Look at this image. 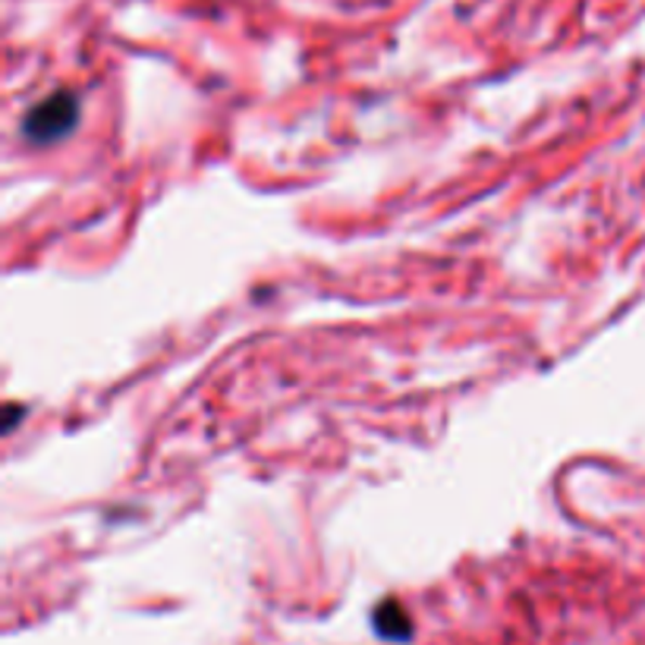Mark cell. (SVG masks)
I'll return each instance as SVG.
<instances>
[{
  "label": "cell",
  "mask_w": 645,
  "mask_h": 645,
  "mask_svg": "<svg viewBox=\"0 0 645 645\" xmlns=\"http://www.w3.org/2000/svg\"><path fill=\"white\" fill-rule=\"evenodd\" d=\"M375 630L387 636V640H407L410 636V617L400 611L397 605H382L378 611H375Z\"/></svg>",
  "instance_id": "obj_2"
},
{
  "label": "cell",
  "mask_w": 645,
  "mask_h": 645,
  "mask_svg": "<svg viewBox=\"0 0 645 645\" xmlns=\"http://www.w3.org/2000/svg\"><path fill=\"white\" fill-rule=\"evenodd\" d=\"M76 117H79V101H76V95L57 92V95L44 98L35 107L33 114L26 117L23 129L29 132L33 142H54V139H61V136H66L73 129Z\"/></svg>",
  "instance_id": "obj_1"
}]
</instances>
